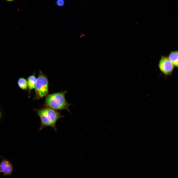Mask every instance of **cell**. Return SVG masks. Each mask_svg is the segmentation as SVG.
Instances as JSON below:
<instances>
[{
    "label": "cell",
    "mask_w": 178,
    "mask_h": 178,
    "mask_svg": "<svg viewBox=\"0 0 178 178\" xmlns=\"http://www.w3.org/2000/svg\"><path fill=\"white\" fill-rule=\"evenodd\" d=\"M64 1L63 0H57L56 1L57 4L59 6H63L64 4Z\"/></svg>",
    "instance_id": "9"
},
{
    "label": "cell",
    "mask_w": 178,
    "mask_h": 178,
    "mask_svg": "<svg viewBox=\"0 0 178 178\" xmlns=\"http://www.w3.org/2000/svg\"><path fill=\"white\" fill-rule=\"evenodd\" d=\"M37 78L34 74L29 76L27 79L28 90L29 93L30 94L31 91L34 89Z\"/></svg>",
    "instance_id": "6"
},
{
    "label": "cell",
    "mask_w": 178,
    "mask_h": 178,
    "mask_svg": "<svg viewBox=\"0 0 178 178\" xmlns=\"http://www.w3.org/2000/svg\"><path fill=\"white\" fill-rule=\"evenodd\" d=\"M6 0L7 1H12L13 0Z\"/></svg>",
    "instance_id": "10"
},
{
    "label": "cell",
    "mask_w": 178,
    "mask_h": 178,
    "mask_svg": "<svg viewBox=\"0 0 178 178\" xmlns=\"http://www.w3.org/2000/svg\"><path fill=\"white\" fill-rule=\"evenodd\" d=\"M19 87L21 89L24 90H28V84L27 80L25 78L21 77L19 78L17 81Z\"/></svg>",
    "instance_id": "8"
},
{
    "label": "cell",
    "mask_w": 178,
    "mask_h": 178,
    "mask_svg": "<svg viewBox=\"0 0 178 178\" xmlns=\"http://www.w3.org/2000/svg\"><path fill=\"white\" fill-rule=\"evenodd\" d=\"M34 110L40 119L39 131L46 127H50L57 132L56 122L59 119L64 117V116L57 111L47 107Z\"/></svg>",
    "instance_id": "1"
},
{
    "label": "cell",
    "mask_w": 178,
    "mask_h": 178,
    "mask_svg": "<svg viewBox=\"0 0 178 178\" xmlns=\"http://www.w3.org/2000/svg\"><path fill=\"white\" fill-rule=\"evenodd\" d=\"M67 92L66 90L48 94L45 97L44 106L57 111L66 110L70 113L69 107L71 104L65 97Z\"/></svg>",
    "instance_id": "2"
},
{
    "label": "cell",
    "mask_w": 178,
    "mask_h": 178,
    "mask_svg": "<svg viewBox=\"0 0 178 178\" xmlns=\"http://www.w3.org/2000/svg\"><path fill=\"white\" fill-rule=\"evenodd\" d=\"M48 85L49 82L47 77L40 70L34 88L35 95L34 99L39 100L48 95Z\"/></svg>",
    "instance_id": "3"
},
{
    "label": "cell",
    "mask_w": 178,
    "mask_h": 178,
    "mask_svg": "<svg viewBox=\"0 0 178 178\" xmlns=\"http://www.w3.org/2000/svg\"><path fill=\"white\" fill-rule=\"evenodd\" d=\"M168 57L175 66L178 67V51H175L171 52L169 54Z\"/></svg>",
    "instance_id": "7"
},
{
    "label": "cell",
    "mask_w": 178,
    "mask_h": 178,
    "mask_svg": "<svg viewBox=\"0 0 178 178\" xmlns=\"http://www.w3.org/2000/svg\"><path fill=\"white\" fill-rule=\"evenodd\" d=\"M158 67L163 73L166 75H169L172 74L175 66L168 57L162 56L159 61Z\"/></svg>",
    "instance_id": "4"
},
{
    "label": "cell",
    "mask_w": 178,
    "mask_h": 178,
    "mask_svg": "<svg viewBox=\"0 0 178 178\" xmlns=\"http://www.w3.org/2000/svg\"><path fill=\"white\" fill-rule=\"evenodd\" d=\"M1 112H0V118L1 117Z\"/></svg>",
    "instance_id": "11"
},
{
    "label": "cell",
    "mask_w": 178,
    "mask_h": 178,
    "mask_svg": "<svg viewBox=\"0 0 178 178\" xmlns=\"http://www.w3.org/2000/svg\"><path fill=\"white\" fill-rule=\"evenodd\" d=\"M13 171L12 164L8 160L3 159L0 163V172L5 175H11Z\"/></svg>",
    "instance_id": "5"
}]
</instances>
